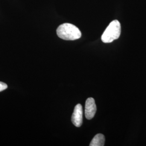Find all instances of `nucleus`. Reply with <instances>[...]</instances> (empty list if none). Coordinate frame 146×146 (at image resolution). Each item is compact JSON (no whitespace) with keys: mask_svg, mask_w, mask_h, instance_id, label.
Listing matches in <instances>:
<instances>
[{"mask_svg":"<svg viewBox=\"0 0 146 146\" xmlns=\"http://www.w3.org/2000/svg\"><path fill=\"white\" fill-rule=\"evenodd\" d=\"M58 36L64 40L73 41L81 37V32L73 24L66 23L60 25L56 30Z\"/></svg>","mask_w":146,"mask_h":146,"instance_id":"obj_1","label":"nucleus"},{"mask_svg":"<svg viewBox=\"0 0 146 146\" xmlns=\"http://www.w3.org/2000/svg\"><path fill=\"white\" fill-rule=\"evenodd\" d=\"M121 28L119 21L114 20L110 23L103 33L101 40L106 43H111L119 38L121 34Z\"/></svg>","mask_w":146,"mask_h":146,"instance_id":"obj_2","label":"nucleus"},{"mask_svg":"<svg viewBox=\"0 0 146 146\" xmlns=\"http://www.w3.org/2000/svg\"><path fill=\"white\" fill-rule=\"evenodd\" d=\"M72 121L76 127H80L82 125L83 110L81 104H78L75 106L72 116Z\"/></svg>","mask_w":146,"mask_h":146,"instance_id":"obj_3","label":"nucleus"},{"mask_svg":"<svg viewBox=\"0 0 146 146\" xmlns=\"http://www.w3.org/2000/svg\"><path fill=\"white\" fill-rule=\"evenodd\" d=\"M96 112V106L95 100L92 98H89L85 104V116L88 120L92 119Z\"/></svg>","mask_w":146,"mask_h":146,"instance_id":"obj_4","label":"nucleus"},{"mask_svg":"<svg viewBox=\"0 0 146 146\" xmlns=\"http://www.w3.org/2000/svg\"><path fill=\"white\" fill-rule=\"evenodd\" d=\"M105 142L104 136L102 134H98L95 136L90 143V146H104Z\"/></svg>","mask_w":146,"mask_h":146,"instance_id":"obj_5","label":"nucleus"},{"mask_svg":"<svg viewBox=\"0 0 146 146\" xmlns=\"http://www.w3.org/2000/svg\"><path fill=\"white\" fill-rule=\"evenodd\" d=\"M7 87H8V86L5 83L0 82V92H2L3 90H5L7 88Z\"/></svg>","mask_w":146,"mask_h":146,"instance_id":"obj_6","label":"nucleus"}]
</instances>
